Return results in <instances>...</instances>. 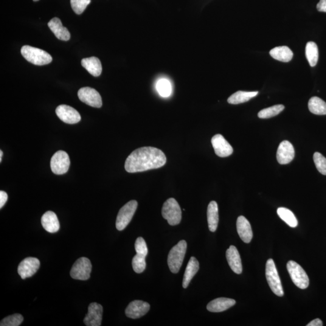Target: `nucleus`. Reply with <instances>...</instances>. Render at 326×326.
<instances>
[{"mask_svg": "<svg viewBox=\"0 0 326 326\" xmlns=\"http://www.w3.org/2000/svg\"><path fill=\"white\" fill-rule=\"evenodd\" d=\"M295 150L294 146L288 141L280 143L277 152V160L280 164H287L294 160Z\"/></svg>", "mask_w": 326, "mask_h": 326, "instance_id": "16", "label": "nucleus"}, {"mask_svg": "<svg viewBox=\"0 0 326 326\" xmlns=\"http://www.w3.org/2000/svg\"><path fill=\"white\" fill-rule=\"evenodd\" d=\"M103 307L97 303H92L88 306V314L83 322L87 326H100L102 323Z\"/></svg>", "mask_w": 326, "mask_h": 326, "instance_id": "14", "label": "nucleus"}, {"mask_svg": "<svg viewBox=\"0 0 326 326\" xmlns=\"http://www.w3.org/2000/svg\"><path fill=\"white\" fill-rule=\"evenodd\" d=\"M287 269L292 282L298 288L302 289L307 288L309 279L307 274L299 264L290 260L287 263Z\"/></svg>", "mask_w": 326, "mask_h": 326, "instance_id": "6", "label": "nucleus"}, {"mask_svg": "<svg viewBox=\"0 0 326 326\" xmlns=\"http://www.w3.org/2000/svg\"><path fill=\"white\" fill-rule=\"evenodd\" d=\"M258 91L246 92L239 91L232 94L229 99L228 102L232 105H238V104L248 102L252 98L258 94Z\"/></svg>", "mask_w": 326, "mask_h": 326, "instance_id": "26", "label": "nucleus"}, {"mask_svg": "<svg viewBox=\"0 0 326 326\" xmlns=\"http://www.w3.org/2000/svg\"><path fill=\"white\" fill-rule=\"evenodd\" d=\"M162 216L170 226H175L181 223L182 212L175 199L169 198L164 202L162 208Z\"/></svg>", "mask_w": 326, "mask_h": 326, "instance_id": "4", "label": "nucleus"}, {"mask_svg": "<svg viewBox=\"0 0 326 326\" xmlns=\"http://www.w3.org/2000/svg\"><path fill=\"white\" fill-rule=\"evenodd\" d=\"M317 8L319 12H326V0H320L317 4Z\"/></svg>", "mask_w": 326, "mask_h": 326, "instance_id": "38", "label": "nucleus"}, {"mask_svg": "<svg viewBox=\"0 0 326 326\" xmlns=\"http://www.w3.org/2000/svg\"><path fill=\"white\" fill-rule=\"evenodd\" d=\"M266 277L267 282H268L272 291L276 296L283 297L284 292L282 283H281L276 266H275L274 260L272 258H269L266 262Z\"/></svg>", "mask_w": 326, "mask_h": 326, "instance_id": "5", "label": "nucleus"}, {"mask_svg": "<svg viewBox=\"0 0 326 326\" xmlns=\"http://www.w3.org/2000/svg\"><path fill=\"white\" fill-rule=\"evenodd\" d=\"M226 258L232 271L236 274H241L243 272V265L240 252L235 246L231 245L227 250Z\"/></svg>", "mask_w": 326, "mask_h": 326, "instance_id": "17", "label": "nucleus"}, {"mask_svg": "<svg viewBox=\"0 0 326 326\" xmlns=\"http://www.w3.org/2000/svg\"><path fill=\"white\" fill-rule=\"evenodd\" d=\"M150 305L141 300H135L129 303L125 310L126 316L132 319H137L145 316L150 311Z\"/></svg>", "mask_w": 326, "mask_h": 326, "instance_id": "13", "label": "nucleus"}, {"mask_svg": "<svg viewBox=\"0 0 326 326\" xmlns=\"http://www.w3.org/2000/svg\"><path fill=\"white\" fill-rule=\"evenodd\" d=\"M56 114L61 120L68 124H75L81 120L79 112L69 105L58 106L56 109Z\"/></svg>", "mask_w": 326, "mask_h": 326, "instance_id": "11", "label": "nucleus"}, {"mask_svg": "<svg viewBox=\"0 0 326 326\" xmlns=\"http://www.w3.org/2000/svg\"><path fill=\"white\" fill-rule=\"evenodd\" d=\"M187 243L184 240L179 241L178 244L170 249L168 255L167 263L171 272L176 274L180 269L187 251Z\"/></svg>", "mask_w": 326, "mask_h": 326, "instance_id": "3", "label": "nucleus"}, {"mask_svg": "<svg viewBox=\"0 0 326 326\" xmlns=\"http://www.w3.org/2000/svg\"><path fill=\"white\" fill-rule=\"evenodd\" d=\"M212 144L215 154L219 157H227L233 153L232 146L221 134H216L212 137Z\"/></svg>", "mask_w": 326, "mask_h": 326, "instance_id": "15", "label": "nucleus"}, {"mask_svg": "<svg viewBox=\"0 0 326 326\" xmlns=\"http://www.w3.org/2000/svg\"><path fill=\"white\" fill-rule=\"evenodd\" d=\"M79 99L92 107H102V100L100 94L90 87H83L78 91Z\"/></svg>", "mask_w": 326, "mask_h": 326, "instance_id": "10", "label": "nucleus"}, {"mask_svg": "<svg viewBox=\"0 0 326 326\" xmlns=\"http://www.w3.org/2000/svg\"><path fill=\"white\" fill-rule=\"evenodd\" d=\"M166 161V157L159 149L143 147L137 149L129 155L125 168L129 173L145 172L162 167Z\"/></svg>", "mask_w": 326, "mask_h": 326, "instance_id": "1", "label": "nucleus"}, {"mask_svg": "<svg viewBox=\"0 0 326 326\" xmlns=\"http://www.w3.org/2000/svg\"><path fill=\"white\" fill-rule=\"evenodd\" d=\"M285 109V106L283 105H277L271 106L268 108H265L261 110L258 113V117L260 119H269V118L277 116L281 112Z\"/></svg>", "mask_w": 326, "mask_h": 326, "instance_id": "30", "label": "nucleus"}, {"mask_svg": "<svg viewBox=\"0 0 326 326\" xmlns=\"http://www.w3.org/2000/svg\"><path fill=\"white\" fill-rule=\"evenodd\" d=\"M306 57L311 67L316 66L319 61V49L316 43L314 42H308L306 46Z\"/></svg>", "mask_w": 326, "mask_h": 326, "instance_id": "28", "label": "nucleus"}, {"mask_svg": "<svg viewBox=\"0 0 326 326\" xmlns=\"http://www.w3.org/2000/svg\"><path fill=\"white\" fill-rule=\"evenodd\" d=\"M138 207V202L132 200L121 208L118 213L116 220V228L119 231H122L133 219Z\"/></svg>", "mask_w": 326, "mask_h": 326, "instance_id": "7", "label": "nucleus"}, {"mask_svg": "<svg viewBox=\"0 0 326 326\" xmlns=\"http://www.w3.org/2000/svg\"><path fill=\"white\" fill-rule=\"evenodd\" d=\"M323 323L321 320L319 319H317L316 320H313L307 325V326H322Z\"/></svg>", "mask_w": 326, "mask_h": 326, "instance_id": "39", "label": "nucleus"}, {"mask_svg": "<svg viewBox=\"0 0 326 326\" xmlns=\"http://www.w3.org/2000/svg\"><path fill=\"white\" fill-rule=\"evenodd\" d=\"M70 165L69 155L63 151L56 152L50 161V167L56 175H63L68 172Z\"/></svg>", "mask_w": 326, "mask_h": 326, "instance_id": "9", "label": "nucleus"}, {"mask_svg": "<svg viewBox=\"0 0 326 326\" xmlns=\"http://www.w3.org/2000/svg\"><path fill=\"white\" fill-rule=\"evenodd\" d=\"M272 58L277 61L288 63L293 58V53L287 46H281L274 48L269 52Z\"/></svg>", "mask_w": 326, "mask_h": 326, "instance_id": "25", "label": "nucleus"}, {"mask_svg": "<svg viewBox=\"0 0 326 326\" xmlns=\"http://www.w3.org/2000/svg\"><path fill=\"white\" fill-rule=\"evenodd\" d=\"M157 89L162 97H168L172 93V86L170 82L164 79L159 81L157 84Z\"/></svg>", "mask_w": 326, "mask_h": 326, "instance_id": "31", "label": "nucleus"}, {"mask_svg": "<svg viewBox=\"0 0 326 326\" xmlns=\"http://www.w3.org/2000/svg\"><path fill=\"white\" fill-rule=\"evenodd\" d=\"M21 55L29 63L36 66H44L52 62V56L44 50L29 46H24L21 50Z\"/></svg>", "mask_w": 326, "mask_h": 326, "instance_id": "2", "label": "nucleus"}, {"mask_svg": "<svg viewBox=\"0 0 326 326\" xmlns=\"http://www.w3.org/2000/svg\"><path fill=\"white\" fill-rule=\"evenodd\" d=\"M314 161L319 172L323 175H326V159L325 157L319 153H316L314 154Z\"/></svg>", "mask_w": 326, "mask_h": 326, "instance_id": "35", "label": "nucleus"}, {"mask_svg": "<svg viewBox=\"0 0 326 326\" xmlns=\"http://www.w3.org/2000/svg\"><path fill=\"white\" fill-rule=\"evenodd\" d=\"M144 255L137 254L133 258V268L136 273L140 274L145 270L146 263Z\"/></svg>", "mask_w": 326, "mask_h": 326, "instance_id": "33", "label": "nucleus"}, {"mask_svg": "<svg viewBox=\"0 0 326 326\" xmlns=\"http://www.w3.org/2000/svg\"><path fill=\"white\" fill-rule=\"evenodd\" d=\"M199 269V263L195 257L190 258L189 263L187 264V268L185 269L184 275L182 286L184 288H187L195 274L197 273Z\"/></svg>", "mask_w": 326, "mask_h": 326, "instance_id": "24", "label": "nucleus"}, {"mask_svg": "<svg viewBox=\"0 0 326 326\" xmlns=\"http://www.w3.org/2000/svg\"><path fill=\"white\" fill-rule=\"evenodd\" d=\"M309 111L316 115H326V103L318 97L311 98L308 103Z\"/></svg>", "mask_w": 326, "mask_h": 326, "instance_id": "27", "label": "nucleus"}, {"mask_svg": "<svg viewBox=\"0 0 326 326\" xmlns=\"http://www.w3.org/2000/svg\"><path fill=\"white\" fill-rule=\"evenodd\" d=\"M24 318L21 314H15L2 319L0 323L1 326H18L23 322Z\"/></svg>", "mask_w": 326, "mask_h": 326, "instance_id": "32", "label": "nucleus"}, {"mask_svg": "<svg viewBox=\"0 0 326 326\" xmlns=\"http://www.w3.org/2000/svg\"><path fill=\"white\" fill-rule=\"evenodd\" d=\"M236 226H237L238 235L241 240L244 243H249L252 240L253 234L249 221L244 216H240L238 218Z\"/></svg>", "mask_w": 326, "mask_h": 326, "instance_id": "18", "label": "nucleus"}, {"mask_svg": "<svg viewBox=\"0 0 326 326\" xmlns=\"http://www.w3.org/2000/svg\"><path fill=\"white\" fill-rule=\"evenodd\" d=\"M90 2L91 0H70L72 9L78 15L82 13Z\"/></svg>", "mask_w": 326, "mask_h": 326, "instance_id": "34", "label": "nucleus"}, {"mask_svg": "<svg viewBox=\"0 0 326 326\" xmlns=\"http://www.w3.org/2000/svg\"><path fill=\"white\" fill-rule=\"evenodd\" d=\"M135 249H136L137 254L147 256L148 254V249L146 242L142 237L138 238L135 243Z\"/></svg>", "mask_w": 326, "mask_h": 326, "instance_id": "36", "label": "nucleus"}, {"mask_svg": "<svg viewBox=\"0 0 326 326\" xmlns=\"http://www.w3.org/2000/svg\"><path fill=\"white\" fill-rule=\"evenodd\" d=\"M3 156V153H2V151H0V162L2 161V157Z\"/></svg>", "mask_w": 326, "mask_h": 326, "instance_id": "40", "label": "nucleus"}, {"mask_svg": "<svg viewBox=\"0 0 326 326\" xmlns=\"http://www.w3.org/2000/svg\"><path fill=\"white\" fill-rule=\"evenodd\" d=\"M236 304V301L228 298H218L210 302L207 306V310L212 313H221Z\"/></svg>", "mask_w": 326, "mask_h": 326, "instance_id": "21", "label": "nucleus"}, {"mask_svg": "<svg viewBox=\"0 0 326 326\" xmlns=\"http://www.w3.org/2000/svg\"><path fill=\"white\" fill-rule=\"evenodd\" d=\"M40 266V262L38 258L27 257L19 263L18 272L22 279L32 277L38 270Z\"/></svg>", "mask_w": 326, "mask_h": 326, "instance_id": "12", "label": "nucleus"}, {"mask_svg": "<svg viewBox=\"0 0 326 326\" xmlns=\"http://www.w3.org/2000/svg\"><path fill=\"white\" fill-rule=\"evenodd\" d=\"M277 214L289 227H296L298 226V221L294 213L286 208L280 207L277 209Z\"/></svg>", "mask_w": 326, "mask_h": 326, "instance_id": "29", "label": "nucleus"}, {"mask_svg": "<svg viewBox=\"0 0 326 326\" xmlns=\"http://www.w3.org/2000/svg\"><path fill=\"white\" fill-rule=\"evenodd\" d=\"M48 26L54 33L56 37L60 40L67 41L71 37L69 31L66 27L63 26L61 21L58 18L51 19L48 23Z\"/></svg>", "mask_w": 326, "mask_h": 326, "instance_id": "19", "label": "nucleus"}, {"mask_svg": "<svg viewBox=\"0 0 326 326\" xmlns=\"http://www.w3.org/2000/svg\"><path fill=\"white\" fill-rule=\"evenodd\" d=\"M8 196L6 192L4 191H0V209H2L4 206L5 202H7Z\"/></svg>", "mask_w": 326, "mask_h": 326, "instance_id": "37", "label": "nucleus"}, {"mask_svg": "<svg viewBox=\"0 0 326 326\" xmlns=\"http://www.w3.org/2000/svg\"><path fill=\"white\" fill-rule=\"evenodd\" d=\"M91 269L90 260L86 257H81L73 265L70 275L76 280H86L90 278Z\"/></svg>", "mask_w": 326, "mask_h": 326, "instance_id": "8", "label": "nucleus"}, {"mask_svg": "<svg viewBox=\"0 0 326 326\" xmlns=\"http://www.w3.org/2000/svg\"><path fill=\"white\" fill-rule=\"evenodd\" d=\"M207 221L210 231L216 232L219 223L218 206L216 201H211L208 206Z\"/></svg>", "mask_w": 326, "mask_h": 326, "instance_id": "23", "label": "nucleus"}, {"mask_svg": "<svg viewBox=\"0 0 326 326\" xmlns=\"http://www.w3.org/2000/svg\"><path fill=\"white\" fill-rule=\"evenodd\" d=\"M41 224L47 232L54 233L60 229V222L54 212L48 211L41 218Z\"/></svg>", "mask_w": 326, "mask_h": 326, "instance_id": "20", "label": "nucleus"}, {"mask_svg": "<svg viewBox=\"0 0 326 326\" xmlns=\"http://www.w3.org/2000/svg\"><path fill=\"white\" fill-rule=\"evenodd\" d=\"M33 1H39V0H33Z\"/></svg>", "mask_w": 326, "mask_h": 326, "instance_id": "41", "label": "nucleus"}, {"mask_svg": "<svg viewBox=\"0 0 326 326\" xmlns=\"http://www.w3.org/2000/svg\"><path fill=\"white\" fill-rule=\"evenodd\" d=\"M82 66L94 77H98L102 72V64L96 57L84 58L81 61Z\"/></svg>", "mask_w": 326, "mask_h": 326, "instance_id": "22", "label": "nucleus"}]
</instances>
